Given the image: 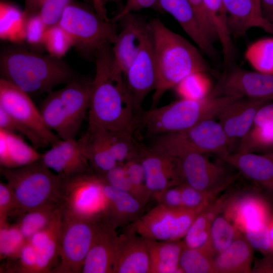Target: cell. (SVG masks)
Here are the masks:
<instances>
[{"label": "cell", "mask_w": 273, "mask_h": 273, "mask_svg": "<svg viewBox=\"0 0 273 273\" xmlns=\"http://www.w3.org/2000/svg\"><path fill=\"white\" fill-rule=\"evenodd\" d=\"M96 73L88 110L89 125L117 130L137 122L142 111L136 105L124 74L115 66L111 45L95 56Z\"/></svg>", "instance_id": "obj_1"}, {"label": "cell", "mask_w": 273, "mask_h": 273, "mask_svg": "<svg viewBox=\"0 0 273 273\" xmlns=\"http://www.w3.org/2000/svg\"><path fill=\"white\" fill-rule=\"evenodd\" d=\"M156 65L157 83L151 108L164 94L189 74L214 73L199 51L188 40L167 27L158 18L149 21Z\"/></svg>", "instance_id": "obj_2"}, {"label": "cell", "mask_w": 273, "mask_h": 273, "mask_svg": "<svg viewBox=\"0 0 273 273\" xmlns=\"http://www.w3.org/2000/svg\"><path fill=\"white\" fill-rule=\"evenodd\" d=\"M0 71L1 78L28 94H48L78 77L61 58L14 47L2 52Z\"/></svg>", "instance_id": "obj_3"}, {"label": "cell", "mask_w": 273, "mask_h": 273, "mask_svg": "<svg viewBox=\"0 0 273 273\" xmlns=\"http://www.w3.org/2000/svg\"><path fill=\"white\" fill-rule=\"evenodd\" d=\"M238 97L181 98L159 108L141 111L138 129L142 128L150 136L184 130L202 121L216 117L226 105Z\"/></svg>", "instance_id": "obj_4"}, {"label": "cell", "mask_w": 273, "mask_h": 273, "mask_svg": "<svg viewBox=\"0 0 273 273\" xmlns=\"http://www.w3.org/2000/svg\"><path fill=\"white\" fill-rule=\"evenodd\" d=\"M19 207V215L46 205L61 204L64 179L39 160L20 167H1Z\"/></svg>", "instance_id": "obj_5"}, {"label": "cell", "mask_w": 273, "mask_h": 273, "mask_svg": "<svg viewBox=\"0 0 273 273\" xmlns=\"http://www.w3.org/2000/svg\"><path fill=\"white\" fill-rule=\"evenodd\" d=\"M58 24L69 36L73 46L87 57H95L100 50L113 44L118 34L116 23L72 3L66 7Z\"/></svg>", "instance_id": "obj_6"}, {"label": "cell", "mask_w": 273, "mask_h": 273, "mask_svg": "<svg viewBox=\"0 0 273 273\" xmlns=\"http://www.w3.org/2000/svg\"><path fill=\"white\" fill-rule=\"evenodd\" d=\"M154 137L151 146L168 153L190 150L216 154L219 158L232 153L235 143L214 118L202 121L184 130Z\"/></svg>", "instance_id": "obj_7"}, {"label": "cell", "mask_w": 273, "mask_h": 273, "mask_svg": "<svg viewBox=\"0 0 273 273\" xmlns=\"http://www.w3.org/2000/svg\"><path fill=\"white\" fill-rule=\"evenodd\" d=\"M0 107L25 130L35 149L52 146L61 140L46 125L28 94L3 78L0 79Z\"/></svg>", "instance_id": "obj_8"}, {"label": "cell", "mask_w": 273, "mask_h": 273, "mask_svg": "<svg viewBox=\"0 0 273 273\" xmlns=\"http://www.w3.org/2000/svg\"><path fill=\"white\" fill-rule=\"evenodd\" d=\"M176 161L181 183L200 190L213 198L229 188L238 178L219 163L210 161L205 155L190 150H179L171 153Z\"/></svg>", "instance_id": "obj_9"}, {"label": "cell", "mask_w": 273, "mask_h": 273, "mask_svg": "<svg viewBox=\"0 0 273 273\" xmlns=\"http://www.w3.org/2000/svg\"><path fill=\"white\" fill-rule=\"evenodd\" d=\"M100 219L84 218L62 210L59 261L52 272H82Z\"/></svg>", "instance_id": "obj_10"}, {"label": "cell", "mask_w": 273, "mask_h": 273, "mask_svg": "<svg viewBox=\"0 0 273 273\" xmlns=\"http://www.w3.org/2000/svg\"><path fill=\"white\" fill-rule=\"evenodd\" d=\"M62 210L91 219L107 218L108 204L100 178L95 173L64 179Z\"/></svg>", "instance_id": "obj_11"}, {"label": "cell", "mask_w": 273, "mask_h": 273, "mask_svg": "<svg viewBox=\"0 0 273 273\" xmlns=\"http://www.w3.org/2000/svg\"><path fill=\"white\" fill-rule=\"evenodd\" d=\"M202 210L184 207L174 208L158 203L133 222L132 230L151 240H179L184 238L192 223Z\"/></svg>", "instance_id": "obj_12"}, {"label": "cell", "mask_w": 273, "mask_h": 273, "mask_svg": "<svg viewBox=\"0 0 273 273\" xmlns=\"http://www.w3.org/2000/svg\"><path fill=\"white\" fill-rule=\"evenodd\" d=\"M208 96L273 100V75L247 70L232 64L224 67Z\"/></svg>", "instance_id": "obj_13"}, {"label": "cell", "mask_w": 273, "mask_h": 273, "mask_svg": "<svg viewBox=\"0 0 273 273\" xmlns=\"http://www.w3.org/2000/svg\"><path fill=\"white\" fill-rule=\"evenodd\" d=\"M137 156L145 172L147 188L155 198L165 190L181 184L175 157L137 142Z\"/></svg>", "instance_id": "obj_14"}, {"label": "cell", "mask_w": 273, "mask_h": 273, "mask_svg": "<svg viewBox=\"0 0 273 273\" xmlns=\"http://www.w3.org/2000/svg\"><path fill=\"white\" fill-rule=\"evenodd\" d=\"M51 147L40 160L62 179L94 173L79 139L60 140Z\"/></svg>", "instance_id": "obj_15"}, {"label": "cell", "mask_w": 273, "mask_h": 273, "mask_svg": "<svg viewBox=\"0 0 273 273\" xmlns=\"http://www.w3.org/2000/svg\"><path fill=\"white\" fill-rule=\"evenodd\" d=\"M119 21L120 31L112 47L116 67L123 74L137 56L150 31L149 21L134 13L123 16Z\"/></svg>", "instance_id": "obj_16"}, {"label": "cell", "mask_w": 273, "mask_h": 273, "mask_svg": "<svg viewBox=\"0 0 273 273\" xmlns=\"http://www.w3.org/2000/svg\"><path fill=\"white\" fill-rule=\"evenodd\" d=\"M127 87L136 105L141 109L146 96L157 83L156 65L151 31L140 52L124 74Z\"/></svg>", "instance_id": "obj_17"}, {"label": "cell", "mask_w": 273, "mask_h": 273, "mask_svg": "<svg viewBox=\"0 0 273 273\" xmlns=\"http://www.w3.org/2000/svg\"><path fill=\"white\" fill-rule=\"evenodd\" d=\"M119 236L107 218L99 220L82 273H113Z\"/></svg>", "instance_id": "obj_18"}, {"label": "cell", "mask_w": 273, "mask_h": 273, "mask_svg": "<svg viewBox=\"0 0 273 273\" xmlns=\"http://www.w3.org/2000/svg\"><path fill=\"white\" fill-rule=\"evenodd\" d=\"M149 241L132 230L119 236L113 273H150Z\"/></svg>", "instance_id": "obj_19"}, {"label": "cell", "mask_w": 273, "mask_h": 273, "mask_svg": "<svg viewBox=\"0 0 273 273\" xmlns=\"http://www.w3.org/2000/svg\"><path fill=\"white\" fill-rule=\"evenodd\" d=\"M270 101L238 97L226 105L216 117L229 137L235 142L249 130L258 111Z\"/></svg>", "instance_id": "obj_20"}, {"label": "cell", "mask_w": 273, "mask_h": 273, "mask_svg": "<svg viewBox=\"0 0 273 273\" xmlns=\"http://www.w3.org/2000/svg\"><path fill=\"white\" fill-rule=\"evenodd\" d=\"M232 38L238 39L253 27L273 34V22L266 19L252 0H223Z\"/></svg>", "instance_id": "obj_21"}, {"label": "cell", "mask_w": 273, "mask_h": 273, "mask_svg": "<svg viewBox=\"0 0 273 273\" xmlns=\"http://www.w3.org/2000/svg\"><path fill=\"white\" fill-rule=\"evenodd\" d=\"M160 10L170 14L185 32L206 55L212 59L217 51L203 31L192 7L188 0H159Z\"/></svg>", "instance_id": "obj_22"}, {"label": "cell", "mask_w": 273, "mask_h": 273, "mask_svg": "<svg viewBox=\"0 0 273 273\" xmlns=\"http://www.w3.org/2000/svg\"><path fill=\"white\" fill-rule=\"evenodd\" d=\"M220 158L246 177L273 192V152L264 154L232 152Z\"/></svg>", "instance_id": "obj_23"}, {"label": "cell", "mask_w": 273, "mask_h": 273, "mask_svg": "<svg viewBox=\"0 0 273 273\" xmlns=\"http://www.w3.org/2000/svg\"><path fill=\"white\" fill-rule=\"evenodd\" d=\"M99 177L106 197L107 218L111 223L116 228L138 219L141 216L144 205L131 194L112 187Z\"/></svg>", "instance_id": "obj_24"}, {"label": "cell", "mask_w": 273, "mask_h": 273, "mask_svg": "<svg viewBox=\"0 0 273 273\" xmlns=\"http://www.w3.org/2000/svg\"><path fill=\"white\" fill-rule=\"evenodd\" d=\"M92 90V81L78 77L59 89L65 110L78 131L88 112Z\"/></svg>", "instance_id": "obj_25"}, {"label": "cell", "mask_w": 273, "mask_h": 273, "mask_svg": "<svg viewBox=\"0 0 273 273\" xmlns=\"http://www.w3.org/2000/svg\"><path fill=\"white\" fill-rule=\"evenodd\" d=\"M79 140L95 173H103L118 164L110 151L105 129L88 125L86 131Z\"/></svg>", "instance_id": "obj_26"}, {"label": "cell", "mask_w": 273, "mask_h": 273, "mask_svg": "<svg viewBox=\"0 0 273 273\" xmlns=\"http://www.w3.org/2000/svg\"><path fill=\"white\" fill-rule=\"evenodd\" d=\"M16 133L0 130L1 167L14 168L40 159L41 154Z\"/></svg>", "instance_id": "obj_27"}, {"label": "cell", "mask_w": 273, "mask_h": 273, "mask_svg": "<svg viewBox=\"0 0 273 273\" xmlns=\"http://www.w3.org/2000/svg\"><path fill=\"white\" fill-rule=\"evenodd\" d=\"M225 216L241 232L247 227L266 222L267 209L259 198L247 195L233 199L224 209Z\"/></svg>", "instance_id": "obj_28"}, {"label": "cell", "mask_w": 273, "mask_h": 273, "mask_svg": "<svg viewBox=\"0 0 273 273\" xmlns=\"http://www.w3.org/2000/svg\"><path fill=\"white\" fill-rule=\"evenodd\" d=\"M253 248L240 232L233 243L214 258V272H250Z\"/></svg>", "instance_id": "obj_29"}, {"label": "cell", "mask_w": 273, "mask_h": 273, "mask_svg": "<svg viewBox=\"0 0 273 273\" xmlns=\"http://www.w3.org/2000/svg\"><path fill=\"white\" fill-rule=\"evenodd\" d=\"M229 194H224L210 201L196 217L183 241L186 246L200 248L206 243L211 225L214 219L226 208L232 200Z\"/></svg>", "instance_id": "obj_30"}, {"label": "cell", "mask_w": 273, "mask_h": 273, "mask_svg": "<svg viewBox=\"0 0 273 273\" xmlns=\"http://www.w3.org/2000/svg\"><path fill=\"white\" fill-rule=\"evenodd\" d=\"M39 110L46 125L61 140L76 138L78 131L65 110L59 90L48 93Z\"/></svg>", "instance_id": "obj_31"}, {"label": "cell", "mask_w": 273, "mask_h": 273, "mask_svg": "<svg viewBox=\"0 0 273 273\" xmlns=\"http://www.w3.org/2000/svg\"><path fill=\"white\" fill-rule=\"evenodd\" d=\"M185 246L184 241L180 240L160 241L149 239L150 273L183 272L179 267V260Z\"/></svg>", "instance_id": "obj_32"}, {"label": "cell", "mask_w": 273, "mask_h": 273, "mask_svg": "<svg viewBox=\"0 0 273 273\" xmlns=\"http://www.w3.org/2000/svg\"><path fill=\"white\" fill-rule=\"evenodd\" d=\"M221 46L224 67L235 63L237 50L229 31L223 0H203Z\"/></svg>", "instance_id": "obj_33"}, {"label": "cell", "mask_w": 273, "mask_h": 273, "mask_svg": "<svg viewBox=\"0 0 273 273\" xmlns=\"http://www.w3.org/2000/svg\"><path fill=\"white\" fill-rule=\"evenodd\" d=\"M138 122L117 130L105 129L106 139L111 154L118 163H122L137 154V142L134 135Z\"/></svg>", "instance_id": "obj_34"}, {"label": "cell", "mask_w": 273, "mask_h": 273, "mask_svg": "<svg viewBox=\"0 0 273 273\" xmlns=\"http://www.w3.org/2000/svg\"><path fill=\"white\" fill-rule=\"evenodd\" d=\"M241 231L225 216L218 215L213 220L205 248L214 258L226 249Z\"/></svg>", "instance_id": "obj_35"}, {"label": "cell", "mask_w": 273, "mask_h": 273, "mask_svg": "<svg viewBox=\"0 0 273 273\" xmlns=\"http://www.w3.org/2000/svg\"><path fill=\"white\" fill-rule=\"evenodd\" d=\"M62 209L61 203L33 209L20 214L16 224L28 240L33 234L47 226Z\"/></svg>", "instance_id": "obj_36"}, {"label": "cell", "mask_w": 273, "mask_h": 273, "mask_svg": "<svg viewBox=\"0 0 273 273\" xmlns=\"http://www.w3.org/2000/svg\"><path fill=\"white\" fill-rule=\"evenodd\" d=\"M245 58L256 71L273 75V37L252 43L245 51Z\"/></svg>", "instance_id": "obj_37"}, {"label": "cell", "mask_w": 273, "mask_h": 273, "mask_svg": "<svg viewBox=\"0 0 273 273\" xmlns=\"http://www.w3.org/2000/svg\"><path fill=\"white\" fill-rule=\"evenodd\" d=\"M273 152V127L252 125L240 139L235 152Z\"/></svg>", "instance_id": "obj_38"}, {"label": "cell", "mask_w": 273, "mask_h": 273, "mask_svg": "<svg viewBox=\"0 0 273 273\" xmlns=\"http://www.w3.org/2000/svg\"><path fill=\"white\" fill-rule=\"evenodd\" d=\"M214 257L204 247L185 246L180 257L179 267L185 273L214 272Z\"/></svg>", "instance_id": "obj_39"}, {"label": "cell", "mask_w": 273, "mask_h": 273, "mask_svg": "<svg viewBox=\"0 0 273 273\" xmlns=\"http://www.w3.org/2000/svg\"><path fill=\"white\" fill-rule=\"evenodd\" d=\"M1 37L5 39L25 38V19L23 12L16 7L1 3Z\"/></svg>", "instance_id": "obj_40"}, {"label": "cell", "mask_w": 273, "mask_h": 273, "mask_svg": "<svg viewBox=\"0 0 273 273\" xmlns=\"http://www.w3.org/2000/svg\"><path fill=\"white\" fill-rule=\"evenodd\" d=\"M27 240L17 224L0 225V256L8 262L16 260Z\"/></svg>", "instance_id": "obj_41"}, {"label": "cell", "mask_w": 273, "mask_h": 273, "mask_svg": "<svg viewBox=\"0 0 273 273\" xmlns=\"http://www.w3.org/2000/svg\"><path fill=\"white\" fill-rule=\"evenodd\" d=\"M61 224L37 249V261L35 273H50L59 261Z\"/></svg>", "instance_id": "obj_42"}, {"label": "cell", "mask_w": 273, "mask_h": 273, "mask_svg": "<svg viewBox=\"0 0 273 273\" xmlns=\"http://www.w3.org/2000/svg\"><path fill=\"white\" fill-rule=\"evenodd\" d=\"M205 72L192 73L175 87L181 98L200 100L207 97L212 90L211 81Z\"/></svg>", "instance_id": "obj_43"}, {"label": "cell", "mask_w": 273, "mask_h": 273, "mask_svg": "<svg viewBox=\"0 0 273 273\" xmlns=\"http://www.w3.org/2000/svg\"><path fill=\"white\" fill-rule=\"evenodd\" d=\"M132 184L134 196L144 205L150 195L146 183L144 169L139 160L137 154L123 163Z\"/></svg>", "instance_id": "obj_44"}, {"label": "cell", "mask_w": 273, "mask_h": 273, "mask_svg": "<svg viewBox=\"0 0 273 273\" xmlns=\"http://www.w3.org/2000/svg\"><path fill=\"white\" fill-rule=\"evenodd\" d=\"M43 42L50 55L59 58L73 46L69 36L58 24L46 29Z\"/></svg>", "instance_id": "obj_45"}, {"label": "cell", "mask_w": 273, "mask_h": 273, "mask_svg": "<svg viewBox=\"0 0 273 273\" xmlns=\"http://www.w3.org/2000/svg\"><path fill=\"white\" fill-rule=\"evenodd\" d=\"M37 261V249L27 241L18 258L15 261L8 262L5 266V271L7 272L35 273Z\"/></svg>", "instance_id": "obj_46"}, {"label": "cell", "mask_w": 273, "mask_h": 273, "mask_svg": "<svg viewBox=\"0 0 273 273\" xmlns=\"http://www.w3.org/2000/svg\"><path fill=\"white\" fill-rule=\"evenodd\" d=\"M242 232L253 248L265 255L272 251L267 222H261L247 227Z\"/></svg>", "instance_id": "obj_47"}, {"label": "cell", "mask_w": 273, "mask_h": 273, "mask_svg": "<svg viewBox=\"0 0 273 273\" xmlns=\"http://www.w3.org/2000/svg\"><path fill=\"white\" fill-rule=\"evenodd\" d=\"M97 174L112 187L134 196L132 184L123 163L103 173Z\"/></svg>", "instance_id": "obj_48"}, {"label": "cell", "mask_w": 273, "mask_h": 273, "mask_svg": "<svg viewBox=\"0 0 273 273\" xmlns=\"http://www.w3.org/2000/svg\"><path fill=\"white\" fill-rule=\"evenodd\" d=\"M183 207L189 209H203L215 198L186 184L179 185Z\"/></svg>", "instance_id": "obj_49"}, {"label": "cell", "mask_w": 273, "mask_h": 273, "mask_svg": "<svg viewBox=\"0 0 273 273\" xmlns=\"http://www.w3.org/2000/svg\"><path fill=\"white\" fill-rule=\"evenodd\" d=\"M70 0H46L38 14L47 28L58 24Z\"/></svg>", "instance_id": "obj_50"}, {"label": "cell", "mask_w": 273, "mask_h": 273, "mask_svg": "<svg viewBox=\"0 0 273 273\" xmlns=\"http://www.w3.org/2000/svg\"><path fill=\"white\" fill-rule=\"evenodd\" d=\"M19 214V205L13 191L7 183L1 181L0 225L7 223L11 215Z\"/></svg>", "instance_id": "obj_51"}, {"label": "cell", "mask_w": 273, "mask_h": 273, "mask_svg": "<svg viewBox=\"0 0 273 273\" xmlns=\"http://www.w3.org/2000/svg\"><path fill=\"white\" fill-rule=\"evenodd\" d=\"M25 38L30 43L37 44L43 42L45 31L47 29L38 13L26 19Z\"/></svg>", "instance_id": "obj_52"}, {"label": "cell", "mask_w": 273, "mask_h": 273, "mask_svg": "<svg viewBox=\"0 0 273 273\" xmlns=\"http://www.w3.org/2000/svg\"><path fill=\"white\" fill-rule=\"evenodd\" d=\"M208 39L213 43L218 39L215 28L205 8L203 0H188Z\"/></svg>", "instance_id": "obj_53"}, {"label": "cell", "mask_w": 273, "mask_h": 273, "mask_svg": "<svg viewBox=\"0 0 273 273\" xmlns=\"http://www.w3.org/2000/svg\"><path fill=\"white\" fill-rule=\"evenodd\" d=\"M153 9L160 10L159 0H126L122 9L111 20L114 22H117L123 16L136 11L145 9Z\"/></svg>", "instance_id": "obj_54"}, {"label": "cell", "mask_w": 273, "mask_h": 273, "mask_svg": "<svg viewBox=\"0 0 273 273\" xmlns=\"http://www.w3.org/2000/svg\"><path fill=\"white\" fill-rule=\"evenodd\" d=\"M159 204H162L171 208L183 207L180 189L179 185L170 187L156 198Z\"/></svg>", "instance_id": "obj_55"}, {"label": "cell", "mask_w": 273, "mask_h": 273, "mask_svg": "<svg viewBox=\"0 0 273 273\" xmlns=\"http://www.w3.org/2000/svg\"><path fill=\"white\" fill-rule=\"evenodd\" d=\"M252 125L273 127V100L263 105L257 112Z\"/></svg>", "instance_id": "obj_56"}, {"label": "cell", "mask_w": 273, "mask_h": 273, "mask_svg": "<svg viewBox=\"0 0 273 273\" xmlns=\"http://www.w3.org/2000/svg\"><path fill=\"white\" fill-rule=\"evenodd\" d=\"M253 270L255 272H273V250L259 260Z\"/></svg>", "instance_id": "obj_57"}, {"label": "cell", "mask_w": 273, "mask_h": 273, "mask_svg": "<svg viewBox=\"0 0 273 273\" xmlns=\"http://www.w3.org/2000/svg\"><path fill=\"white\" fill-rule=\"evenodd\" d=\"M46 0H25V9L23 12L26 19L37 14Z\"/></svg>", "instance_id": "obj_58"}, {"label": "cell", "mask_w": 273, "mask_h": 273, "mask_svg": "<svg viewBox=\"0 0 273 273\" xmlns=\"http://www.w3.org/2000/svg\"><path fill=\"white\" fill-rule=\"evenodd\" d=\"M260 2L264 16L273 22V0H260Z\"/></svg>", "instance_id": "obj_59"}, {"label": "cell", "mask_w": 273, "mask_h": 273, "mask_svg": "<svg viewBox=\"0 0 273 273\" xmlns=\"http://www.w3.org/2000/svg\"><path fill=\"white\" fill-rule=\"evenodd\" d=\"M94 1L95 5V8L96 9V12L104 18L108 19L107 18L106 14L105 13V10L104 8L102 1L94 0Z\"/></svg>", "instance_id": "obj_60"}, {"label": "cell", "mask_w": 273, "mask_h": 273, "mask_svg": "<svg viewBox=\"0 0 273 273\" xmlns=\"http://www.w3.org/2000/svg\"><path fill=\"white\" fill-rule=\"evenodd\" d=\"M269 236L271 245L272 250H273V221L268 224Z\"/></svg>", "instance_id": "obj_61"}, {"label": "cell", "mask_w": 273, "mask_h": 273, "mask_svg": "<svg viewBox=\"0 0 273 273\" xmlns=\"http://www.w3.org/2000/svg\"><path fill=\"white\" fill-rule=\"evenodd\" d=\"M256 7L261 12H262L260 0H252Z\"/></svg>", "instance_id": "obj_62"}]
</instances>
